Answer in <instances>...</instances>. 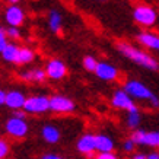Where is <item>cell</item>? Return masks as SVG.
<instances>
[{"mask_svg":"<svg viewBox=\"0 0 159 159\" xmlns=\"http://www.w3.org/2000/svg\"><path fill=\"white\" fill-rule=\"evenodd\" d=\"M117 50L120 51L124 57H127L129 60L134 61L136 64H139L142 67L149 69V70H158L159 63L156 61V58H153L152 56H149L148 53L142 51V50L133 47L129 43H118L117 44Z\"/></svg>","mask_w":159,"mask_h":159,"instance_id":"6da1fadb","label":"cell"},{"mask_svg":"<svg viewBox=\"0 0 159 159\" xmlns=\"http://www.w3.org/2000/svg\"><path fill=\"white\" fill-rule=\"evenodd\" d=\"M5 131L7 136L13 137V139H24L28 134L29 125L25 118H18V117H10L5 123Z\"/></svg>","mask_w":159,"mask_h":159,"instance_id":"7a4b0ae2","label":"cell"},{"mask_svg":"<svg viewBox=\"0 0 159 159\" xmlns=\"http://www.w3.org/2000/svg\"><path fill=\"white\" fill-rule=\"evenodd\" d=\"M24 111L28 114H44L50 111V98L44 95H32L26 98Z\"/></svg>","mask_w":159,"mask_h":159,"instance_id":"3957f363","label":"cell"},{"mask_svg":"<svg viewBox=\"0 0 159 159\" xmlns=\"http://www.w3.org/2000/svg\"><path fill=\"white\" fill-rule=\"evenodd\" d=\"M124 91L131 98H136V99H148V101H152L155 98L153 92L150 91L146 85L139 82V80H127L124 83Z\"/></svg>","mask_w":159,"mask_h":159,"instance_id":"277c9868","label":"cell"},{"mask_svg":"<svg viewBox=\"0 0 159 159\" xmlns=\"http://www.w3.org/2000/svg\"><path fill=\"white\" fill-rule=\"evenodd\" d=\"M133 18H134V20L139 25L152 26V25L156 22L158 15H156L153 7H150V6H148V5H140V6H136L134 7Z\"/></svg>","mask_w":159,"mask_h":159,"instance_id":"5b68a950","label":"cell"},{"mask_svg":"<svg viewBox=\"0 0 159 159\" xmlns=\"http://www.w3.org/2000/svg\"><path fill=\"white\" fill-rule=\"evenodd\" d=\"M111 105L114 107V108H118V110H125L127 112L139 110L136 107V104L133 102V98L124 89H118V91H116L112 93V97H111Z\"/></svg>","mask_w":159,"mask_h":159,"instance_id":"8992f818","label":"cell"},{"mask_svg":"<svg viewBox=\"0 0 159 159\" xmlns=\"http://www.w3.org/2000/svg\"><path fill=\"white\" fill-rule=\"evenodd\" d=\"M76 108L75 102L67 97L63 95H53L50 97V111L57 114H70Z\"/></svg>","mask_w":159,"mask_h":159,"instance_id":"52a82bcc","label":"cell"},{"mask_svg":"<svg viewBox=\"0 0 159 159\" xmlns=\"http://www.w3.org/2000/svg\"><path fill=\"white\" fill-rule=\"evenodd\" d=\"M131 140L136 145L159 148V131H145L137 129L131 133Z\"/></svg>","mask_w":159,"mask_h":159,"instance_id":"ba28073f","label":"cell"},{"mask_svg":"<svg viewBox=\"0 0 159 159\" xmlns=\"http://www.w3.org/2000/svg\"><path fill=\"white\" fill-rule=\"evenodd\" d=\"M76 149L77 152H80L82 155L91 158L93 156V153L97 152V142H95V134L92 133H85L79 137V140L76 142Z\"/></svg>","mask_w":159,"mask_h":159,"instance_id":"9c48e42d","label":"cell"},{"mask_svg":"<svg viewBox=\"0 0 159 159\" xmlns=\"http://www.w3.org/2000/svg\"><path fill=\"white\" fill-rule=\"evenodd\" d=\"M45 73H47V77H50L51 80H60L67 75V67L61 60L51 58L45 64Z\"/></svg>","mask_w":159,"mask_h":159,"instance_id":"30bf717a","label":"cell"},{"mask_svg":"<svg viewBox=\"0 0 159 159\" xmlns=\"http://www.w3.org/2000/svg\"><path fill=\"white\" fill-rule=\"evenodd\" d=\"M5 19H6V22L9 24V26H12V28H18V26H20V25L24 24L25 13L19 6L10 5L5 12Z\"/></svg>","mask_w":159,"mask_h":159,"instance_id":"8fae6325","label":"cell"},{"mask_svg":"<svg viewBox=\"0 0 159 159\" xmlns=\"http://www.w3.org/2000/svg\"><path fill=\"white\" fill-rule=\"evenodd\" d=\"M95 75H97L101 80H105V82H112L118 77V70H117L116 66H112L111 63L107 61H99L98 63V67L95 70Z\"/></svg>","mask_w":159,"mask_h":159,"instance_id":"7c38bea8","label":"cell"},{"mask_svg":"<svg viewBox=\"0 0 159 159\" xmlns=\"http://www.w3.org/2000/svg\"><path fill=\"white\" fill-rule=\"evenodd\" d=\"M26 102V97L20 91H9L7 92V97H6V107H9L10 110L18 111V110H24V105Z\"/></svg>","mask_w":159,"mask_h":159,"instance_id":"4fadbf2b","label":"cell"},{"mask_svg":"<svg viewBox=\"0 0 159 159\" xmlns=\"http://www.w3.org/2000/svg\"><path fill=\"white\" fill-rule=\"evenodd\" d=\"M95 142H97L98 153H110V152H114L116 143H114V140L111 139L108 134H104V133L95 134Z\"/></svg>","mask_w":159,"mask_h":159,"instance_id":"5bb4252c","label":"cell"},{"mask_svg":"<svg viewBox=\"0 0 159 159\" xmlns=\"http://www.w3.org/2000/svg\"><path fill=\"white\" fill-rule=\"evenodd\" d=\"M41 137L44 139V142H47L50 145H56L60 142V130H58L56 125L53 124H45L43 125V129H41Z\"/></svg>","mask_w":159,"mask_h":159,"instance_id":"9a60e30c","label":"cell"},{"mask_svg":"<svg viewBox=\"0 0 159 159\" xmlns=\"http://www.w3.org/2000/svg\"><path fill=\"white\" fill-rule=\"evenodd\" d=\"M137 41L140 44H143L145 47L150 50H156L159 51V37L158 35H153L150 32H142V34L137 35Z\"/></svg>","mask_w":159,"mask_h":159,"instance_id":"2e32d148","label":"cell"},{"mask_svg":"<svg viewBox=\"0 0 159 159\" xmlns=\"http://www.w3.org/2000/svg\"><path fill=\"white\" fill-rule=\"evenodd\" d=\"M45 77H47V73L43 69H32V70L20 73V79H24L26 82H44Z\"/></svg>","mask_w":159,"mask_h":159,"instance_id":"e0dca14e","label":"cell"},{"mask_svg":"<svg viewBox=\"0 0 159 159\" xmlns=\"http://www.w3.org/2000/svg\"><path fill=\"white\" fill-rule=\"evenodd\" d=\"M19 48L15 43H9L5 47V50L2 51V58L7 63H16V58H18V54H19Z\"/></svg>","mask_w":159,"mask_h":159,"instance_id":"ac0fdd59","label":"cell"},{"mask_svg":"<svg viewBox=\"0 0 159 159\" xmlns=\"http://www.w3.org/2000/svg\"><path fill=\"white\" fill-rule=\"evenodd\" d=\"M48 26L51 29L53 34H60L61 31V15L58 13L57 10H51L48 16Z\"/></svg>","mask_w":159,"mask_h":159,"instance_id":"d6986e66","label":"cell"},{"mask_svg":"<svg viewBox=\"0 0 159 159\" xmlns=\"http://www.w3.org/2000/svg\"><path fill=\"white\" fill-rule=\"evenodd\" d=\"M34 58H35V54L32 50H29L28 47H20L18 58H16V64H28Z\"/></svg>","mask_w":159,"mask_h":159,"instance_id":"ffe728a7","label":"cell"},{"mask_svg":"<svg viewBox=\"0 0 159 159\" xmlns=\"http://www.w3.org/2000/svg\"><path fill=\"white\" fill-rule=\"evenodd\" d=\"M127 125L133 129V130H137V127L140 124V114H139V110L137 111H130L127 112Z\"/></svg>","mask_w":159,"mask_h":159,"instance_id":"44dd1931","label":"cell"},{"mask_svg":"<svg viewBox=\"0 0 159 159\" xmlns=\"http://www.w3.org/2000/svg\"><path fill=\"white\" fill-rule=\"evenodd\" d=\"M83 67H85V70H88V72H95L98 67V63L97 58L92 57V56H86V57L83 58Z\"/></svg>","mask_w":159,"mask_h":159,"instance_id":"7402d4cb","label":"cell"},{"mask_svg":"<svg viewBox=\"0 0 159 159\" xmlns=\"http://www.w3.org/2000/svg\"><path fill=\"white\" fill-rule=\"evenodd\" d=\"M10 153V146L5 139H0V159H6Z\"/></svg>","mask_w":159,"mask_h":159,"instance_id":"603a6c76","label":"cell"},{"mask_svg":"<svg viewBox=\"0 0 159 159\" xmlns=\"http://www.w3.org/2000/svg\"><path fill=\"white\" fill-rule=\"evenodd\" d=\"M134 148H136V143L131 140V137L130 139H127V140H124V143H123V150H124V152L131 153V152L134 150Z\"/></svg>","mask_w":159,"mask_h":159,"instance_id":"cb8c5ba5","label":"cell"},{"mask_svg":"<svg viewBox=\"0 0 159 159\" xmlns=\"http://www.w3.org/2000/svg\"><path fill=\"white\" fill-rule=\"evenodd\" d=\"M7 34H6V31H3V29L0 28V54H2V51L5 50V47L7 45Z\"/></svg>","mask_w":159,"mask_h":159,"instance_id":"d4e9b609","label":"cell"},{"mask_svg":"<svg viewBox=\"0 0 159 159\" xmlns=\"http://www.w3.org/2000/svg\"><path fill=\"white\" fill-rule=\"evenodd\" d=\"M6 34H7V37L12 39H19L20 38V32L18 31V28H12V26H10V28L6 31Z\"/></svg>","mask_w":159,"mask_h":159,"instance_id":"484cf974","label":"cell"},{"mask_svg":"<svg viewBox=\"0 0 159 159\" xmlns=\"http://www.w3.org/2000/svg\"><path fill=\"white\" fill-rule=\"evenodd\" d=\"M95 159H118L117 155L114 152H110V153H98L95 156Z\"/></svg>","mask_w":159,"mask_h":159,"instance_id":"4316f807","label":"cell"},{"mask_svg":"<svg viewBox=\"0 0 159 159\" xmlns=\"http://www.w3.org/2000/svg\"><path fill=\"white\" fill-rule=\"evenodd\" d=\"M41 159H64V158L57 153H44L43 156H41Z\"/></svg>","mask_w":159,"mask_h":159,"instance_id":"83f0119b","label":"cell"},{"mask_svg":"<svg viewBox=\"0 0 159 159\" xmlns=\"http://www.w3.org/2000/svg\"><path fill=\"white\" fill-rule=\"evenodd\" d=\"M6 97H7V92L0 89V105H6Z\"/></svg>","mask_w":159,"mask_h":159,"instance_id":"f1b7e54d","label":"cell"},{"mask_svg":"<svg viewBox=\"0 0 159 159\" xmlns=\"http://www.w3.org/2000/svg\"><path fill=\"white\" fill-rule=\"evenodd\" d=\"M13 117H18V118H25V117H26V112H25L24 110L13 111Z\"/></svg>","mask_w":159,"mask_h":159,"instance_id":"f546056e","label":"cell"},{"mask_svg":"<svg viewBox=\"0 0 159 159\" xmlns=\"http://www.w3.org/2000/svg\"><path fill=\"white\" fill-rule=\"evenodd\" d=\"M146 159H159V152H150V153L146 155Z\"/></svg>","mask_w":159,"mask_h":159,"instance_id":"4dcf8cb0","label":"cell"},{"mask_svg":"<svg viewBox=\"0 0 159 159\" xmlns=\"http://www.w3.org/2000/svg\"><path fill=\"white\" fill-rule=\"evenodd\" d=\"M150 104H152V107H159V98L155 97L152 101H150Z\"/></svg>","mask_w":159,"mask_h":159,"instance_id":"1f68e13d","label":"cell"},{"mask_svg":"<svg viewBox=\"0 0 159 159\" xmlns=\"http://www.w3.org/2000/svg\"><path fill=\"white\" fill-rule=\"evenodd\" d=\"M133 159H146V155L145 153H136L133 156Z\"/></svg>","mask_w":159,"mask_h":159,"instance_id":"d6a6232c","label":"cell"},{"mask_svg":"<svg viewBox=\"0 0 159 159\" xmlns=\"http://www.w3.org/2000/svg\"><path fill=\"white\" fill-rule=\"evenodd\" d=\"M10 3H12V5H16V3H18V2H20V0H9Z\"/></svg>","mask_w":159,"mask_h":159,"instance_id":"836d02e7","label":"cell"},{"mask_svg":"<svg viewBox=\"0 0 159 159\" xmlns=\"http://www.w3.org/2000/svg\"><path fill=\"white\" fill-rule=\"evenodd\" d=\"M0 139H2V137H0Z\"/></svg>","mask_w":159,"mask_h":159,"instance_id":"e575fe53","label":"cell"}]
</instances>
